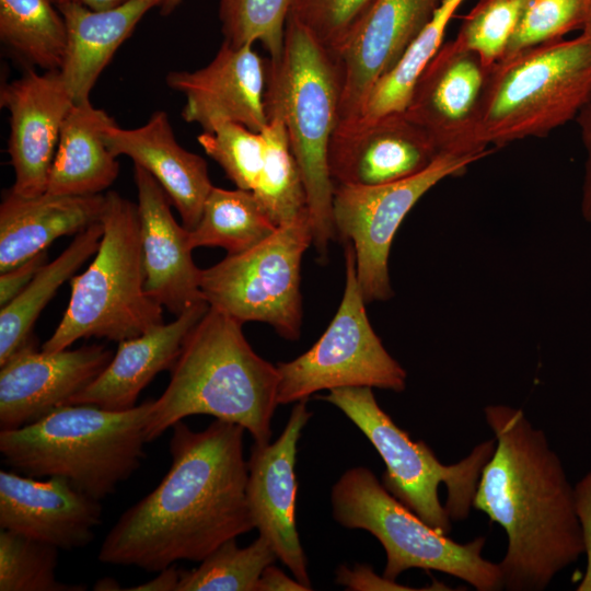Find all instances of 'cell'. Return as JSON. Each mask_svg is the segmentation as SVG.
Segmentation results:
<instances>
[{
	"instance_id": "1",
	"label": "cell",
	"mask_w": 591,
	"mask_h": 591,
	"mask_svg": "<svg viewBox=\"0 0 591 591\" xmlns=\"http://www.w3.org/2000/svg\"><path fill=\"white\" fill-rule=\"evenodd\" d=\"M172 429L167 473L108 531L101 563L159 572L178 560L200 563L255 529L246 495L245 429L219 419L200 431L183 420Z\"/></svg>"
},
{
	"instance_id": "2",
	"label": "cell",
	"mask_w": 591,
	"mask_h": 591,
	"mask_svg": "<svg viewBox=\"0 0 591 591\" xmlns=\"http://www.w3.org/2000/svg\"><path fill=\"white\" fill-rule=\"evenodd\" d=\"M484 413L497 444L473 507L506 532L503 588L541 591L583 554L575 490L544 431L520 408L498 404Z\"/></svg>"
},
{
	"instance_id": "3",
	"label": "cell",
	"mask_w": 591,
	"mask_h": 591,
	"mask_svg": "<svg viewBox=\"0 0 591 591\" xmlns=\"http://www.w3.org/2000/svg\"><path fill=\"white\" fill-rule=\"evenodd\" d=\"M242 325L209 306L187 335L166 389L153 399L148 442L188 416L210 415L242 426L256 443H269L279 372L254 351Z\"/></svg>"
},
{
	"instance_id": "4",
	"label": "cell",
	"mask_w": 591,
	"mask_h": 591,
	"mask_svg": "<svg viewBox=\"0 0 591 591\" xmlns=\"http://www.w3.org/2000/svg\"><path fill=\"white\" fill-rule=\"evenodd\" d=\"M153 399L111 410L67 405L42 419L0 430L5 464L31 477H62L101 501L141 465Z\"/></svg>"
},
{
	"instance_id": "5",
	"label": "cell",
	"mask_w": 591,
	"mask_h": 591,
	"mask_svg": "<svg viewBox=\"0 0 591 591\" xmlns=\"http://www.w3.org/2000/svg\"><path fill=\"white\" fill-rule=\"evenodd\" d=\"M266 112L280 114L306 193L313 245L321 259L336 240L335 184L328 147L338 123L340 78L336 59L291 14L280 57L268 61Z\"/></svg>"
},
{
	"instance_id": "6",
	"label": "cell",
	"mask_w": 591,
	"mask_h": 591,
	"mask_svg": "<svg viewBox=\"0 0 591 591\" xmlns=\"http://www.w3.org/2000/svg\"><path fill=\"white\" fill-rule=\"evenodd\" d=\"M591 101V37L540 45L490 67L474 129L482 151L545 137Z\"/></svg>"
},
{
	"instance_id": "7",
	"label": "cell",
	"mask_w": 591,
	"mask_h": 591,
	"mask_svg": "<svg viewBox=\"0 0 591 591\" xmlns=\"http://www.w3.org/2000/svg\"><path fill=\"white\" fill-rule=\"evenodd\" d=\"M100 222L95 256L72 278L69 304L44 351L68 349L88 337L119 343L164 323L163 306L144 289L138 205L107 192Z\"/></svg>"
},
{
	"instance_id": "8",
	"label": "cell",
	"mask_w": 591,
	"mask_h": 591,
	"mask_svg": "<svg viewBox=\"0 0 591 591\" xmlns=\"http://www.w3.org/2000/svg\"><path fill=\"white\" fill-rule=\"evenodd\" d=\"M340 409L367 437L385 464L382 485L422 521L448 535L451 520L470 514L496 439L475 447L462 461L444 465L424 441H413L380 407L371 387L333 389L318 395Z\"/></svg>"
},
{
	"instance_id": "9",
	"label": "cell",
	"mask_w": 591,
	"mask_h": 591,
	"mask_svg": "<svg viewBox=\"0 0 591 591\" xmlns=\"http://www.w3.org/2000/svg\"><path fill=\"white\" fill-rule=\"evenodd\" d=\"M331 503L341 526L366 530L378 538L386 554L387 579L418 568L454 576L478 591L503 588L499 564L482 556L484 536L465 544L449 538L390 494L367 467L346 471L332 487Z\"/></svg>"
},
{
	"instance_id": "10",
	"label": "cell",
	"mask_w": 591,
	"mask_h": 591,
	"mask_svg": "<svg viewBox=\"0 0 591 591\" xmlns=\"http://www.w3.org/2000/svg\"><path fill=\"white\" fill-rule=\"evenodd\" d=\"M312 244L310 215L282 224L256 246L201 269L202 299L242 324L266 323L281 337L298 340L301 262Z\"/></svg>"
},
{
	"instance_id": "11",
	"label": "cell",
	"mask_w": 591,
	"mask_h": 591,
	"mask_svg": "<svg viewBox=\"0 0 591 591\" xmlns=\"http://www.w3.org/2000/svg\"><path fill=\"white\" fill-rule=\"evenodd\" d=\"M346 283L329 325L304 354L277 363L278 404L297 403L320 391L378 387L403 392L406 371L387 352L372 328L360 290L354 247L344 243Z\"/></svg>"
},
{
	"instance_id": "12",
	"label": "cell",
	"mask_w": 591,
	"mask_h": 591,
	"mask_svg": "<svg viewBox=\"0 0 591 591\" xmlns=\"http://www.w3.org/2000/svg\"><path fill=\"white\" fill-rule=\"evenodd\" d=\"M480 158L442 154L427 170L404 181L378 185H335L333 220L336 239L355 252L357 280L367 303L393 297L389 255L402 221L436 184L460 175Z\"/></svg>"
},
{
	"instance_id": "13",
	"label": "cell",
	"mask_w": 591,
	"mask_h": 591,
	"mask_svg": "<svg viewBox=\"0 0 591 591\" xmlns=\"http://www.w3.org/2000/svg\"><path fill=\"white\" fill-rule=\"evenodd\" d=\"M490 67L455 39L444 42L418 77L405 115L424 128L442 154L483 158L474 129Z\"/></svg>"
},
{
	"instance_id": "14",
	"label": "cell",
	"mask_w": 591,
	"mask_h": 591,
	"mask_svg": "<svg viewBox=\"0 0 591 591\" xmlns=\"http://www.w3.org/2000/svg\"><path fill=\"white\" fill-rule=\"evenodd\" d=\"M312 413L308 399L296 403L273 443L254 442L247 460L246 495L255 529L271 545L279 559L302 584L312 590L308 559L297 530V445Z\"/></svg>"
},
{
	"instance_id": "15",
	"label": "cell",
	"mask_w": 591,
	"mask_h": 591,
	"mask_svg": "<svg viewBox=\"0 0 591 591\" xmlns=\"http://www.w3.org/2000/svg\"><path fill=\"white\" fill-rule=\"evenodd\" d=\"M441 155L431 136L397 112L370 121L338 123L327 162L335 185L378 186L413 177Z\"/></svg>"
},
{
	"instance_id": "16",
	"label": "cell",
	"mask_w": 591,
	"mask_h": 591,
	"mask_svg": "<svg viewBox=\"0 0 591 591\" xmlns=\"http://www.w3.org/2000/svg\"><path fill=\"white\" fill-rule=\"evenodd\" d=\"M113 356L96 344L54 352L27 344L0 364V429L24 427L70 405Z\"/></svg>"
},
{
	"instance_id": "17",
	"label": "cell",
	"mask_w": 591,
	"mask_h": 591,
	"mask_svg": "<svg viewBox=\"0 0 591 591\" xmlns=\"http://www.w3.org/2000/svg\"><path fill=\"white\" fill-rule=\"evenodd\" d=\"M0 103L10 114L8 151L14 170L11 192L33 197L47 190L62 123L74 104L59 70H28L2 86Z\"/></svg>"
},
{
	"instance_id": "18",
	"label": "cell",
	"mask_w": 591,
	"mask_h": 591,
	"mask_svg": "<svg viewBox=\"0 0 591 591\" xmlns=\"http://www.w3.org/2000/svg\"><path fill=\"white\" fill-rule=\"evenodd\" d=\"M442 0H378L336 56L338 123L355 120L375 82L392 70Z\"/></svg>"
},
{
	"instance_id": "19",
	"label": "cell",
	"mask_w": 591,
	"mask_h": 591,
	"mask_svg": "<svg viewBox=\"0 0 591 591\" xmlns=\"http://www.w3.org/2000/svg\"><path fill=\"white\" fill-rule=\"evenodd\" d=\"M267 65L252 45L222 43L215 58L195 71H172L167 85L181 92L186 103L182 116L211 131L225 121L260 132L267 125L265 82Z\"/></svg>"
},
{
	"instance_id": "20",
	"label": "cell",
	"mask_w": 591,
	"mask_h": 591,
	"mask_svg": "<svg viewBox=\"0 0 591 591\" xmlns=\"http://www.w3.org/2000/svg\"><path fill=\"white\" fill-rule=\"evenodd\" d=\"M102 522L100 501L66 478L47 480L0 471V528L59 549L81 548Z\"/></svg>"
},
{
	"instance_id": "21",
	"label": "cell",
	"mask_w": 591,
	"mask_h": 591,
	"mask_svg": "<svg viewBox=\"0 0 591 591\" xmlns=\"http://www.w3.org/2000/svg\"><path fill=\"white\" fill-rule=\"evenodd\" d=\"M144 289L160 305L178 315L204 300L201 269L192 257L188 230L178 224L158 181L135 164Z\"/></svg>"
},
{
	"instance_id": "22",
	"label": "cell",
	"mask_w": 591,
	"mask_h": 591,
	"mask_svg": "<svg viewBox=\"0 0 591 591\" xmlns=\"http://www.w3.org/2000/svg\"><path fill=\"white\" fill-rule=\"evenodd\" d=\"M104 140L115 157H129L158 181L187 230L196 227L213 185L206 161L176 141L165 112H154L138 128L112 125Z\"/></svg>"
},
{
	"instance_id": "23",
	"label": "cell",
	"mask_w": 591,
	"mask_h": 591,
	"mask_svg": "<svg viewBox=\"0 0 591 591\" xmlns=\"http://www.w3.org/2000/svg\"><path fill=\"white\" fill-rule=\"evenodd\" d=\"M208 309L209 304L201 300L176 315L174 321L119 341L109 363L72 397L70 405L88 404L111 410L135 407L139 394L153 378L172 369L187 335Z\"/></svg>"
},
{
	"instance_id": "24",
	"label": "cell",
	"mask_w": 591,
	"mask_h": 591,
	"mask_svg": "<svg viewBox=\"0 0 591 591\" xmlns=\"http://www.w3.org/2000/svg\"><path fill=\"white\" fill-rule=\"evenodd\" d=\"M105 195L65 196L45 192L23 197L11 190L0 205V273L45 252L58 237L100 221Z\"/></svg>"
},
{
	"instance_id": "25",
	"label": "cell",
	"mask_w": 591,
	"mask_h": 591,
	"mask_svg": "<svg viewBox=\"0 0 591 591\" xmlns=\"http://www.w3.org/2000/svg\"><path fill=\"white\" fill-rule=\"evenodd\" d=\"M162 0H130L108 10L68 3L58 7L67 28L60 76L74 104L90 101L100 74L140 20Z\"/></svg>"
},
{
	"instance_id": "26",
	"label": "cell",
	"mask_w": 591,
	"mask_h": 591,
	"mask_svg": "<svg viewBox=\"0 0 591 591\" xmlns=\"http://www.w3.org/2000/svg\"><path fill=\"white\" fill-rule=\"evenodd\" d=\"M115 124L90 101L73 104L61 126L46 192L88 196L108 188L118 176L119 163L106 146L104 131Z\"/></svg>"
},
{
	"instance_id": "27",
	"label": "cell",
	"mask_w": 591,
	"mask_h": 591,
	"mask_svg": "<svg viewBox=\"0 0 591 591\" xmlns=\"http://www.w3.org/2000/svg\"><path fill=\"white\" fill-rule=\"evenodd\" d=\"M103 235L100 221L76 234L70 245L46 263L30 283L0 311V364L32 343L33 325L48 301L74 271L96 253Z\"/></svg>"
},
{
	"instance_id": "28",
	"label": "cell",
	"mask_w": 591,
	"mask_h": 591,
	"mask_svg": "<svg viewBox=\"0 0 591 591\" xmlns=\"http://www.w3.org/2000/svg\"><path fill=\"white\" fill-rule=\"evenodd\" d=\"M276 229L253 192L213 186L199 221L188 230V241L193 250L217 246L224 248L228 255H235L256 246Z\"/></svg>"
},
{
	"instance_id": "29",
	"label": "cell",
	"mask_w": 591,
	"mask_h": 591,
	"mask_svg": "<svg viewBox=\"0 0 591 591\" xmlns=\"http://www.w3.org/2000/svg\"><path fill=\"white\" fill-rule=\"evenodd\" d=\"M0 38L22 59L45 71L61 68L67 28L54 0H0Z\"/></svg>"
},
{
	"instance_id": "30",
	"label": "cell",
	"mask_w": 591,
	"mask_h": 591,
	"mask_svg": "<svg viewBox=\"0 0 591 591\" xmlns=\"http://www.w3.org/2000/svg\"><path fill=\"white\" fill-rule=\"evenodd\" d=\"M267 125L260 131L265 140L264 163L252 192L278 228L309 215V208L302 174L283 120L274 111L267 112Z\"/></svg>"
},
{
	"instance_id": "31",
	"label": "cell",
	"mask_w": 591,
	"mask_h": 591,
	"mask_svg": "<svg viewBox=\"0 0 591 591\" xmlns=\"http://www.w3.org/2000/svg\"><path fill=\"white\" fill-rule=\"evenodd\" d=\"M464 0H442L431 20L395 67L380 78L366 100L373 117L404 112L421 71L444 43L447 27Z\"/></svg>"
},
{
	"instance_id": "32",
	"label": "cell",
	"mask_w": 591,
	"mask_h": 591,
	"mask_svg": "<svg viewBox=\"0 0 591 591\" xmlns=\"http://www.w3.org/2000/svg\"><path fill=\"white\" fill-rule=\"evenodd\" d=\"M277 559L268 541L259 535L239 547L229 540L209 554L193 570H181L177 591H256L265 568Z\"/></svg>"
},
{
	"instance_id": "33",
	"label": "cell",
	"mask_w": 591,
	"mask_h": 591,
	"mask_svg": "<svg viewBox=\"0 0 591 591\" xmlns=\"http://www.w3.org/2000/svg\"><path fill=\"white\" fill-rule=\"evenodd\" d=\"M59 548L23 534L0 532V591H83L58 581Z\"/></svg>"
},
{
	"instance_id": "34",
	"label": "cell",
	"mask_w": 591,
	"mask_h": 591,
	"mask_svg": "<svg viewBox=\"0 0 591 591\" xmlns=\"http://www.w3.org/2000/svg\"><path fill=\"white\" fill-rule=\"evenodd\" d=\"M291 0H220L219 19L227 44L233 47L262 43L269 59L283 49Z\"/></svg>"
},
{
	"instance_id": "35",
	"label": "cell",
	"mask_w": 591,
	"mask_h": 591,
	"mask_svg": "<svg viewBox=\"0 0 591 591\" xmlns=\"http://www.w3.org/2000/svg\"><path fill=\"white\" fill-rule=\"evenodd\" d=\"M205 152L240 189L253 190L264 163L265 140L242 124L225 121L197 138Z\"/></svg>"
},
{
	"instance_id": "36",
	"label": "cell",
	"mask_w": 591,
	"mask_h": 591,
	"mask_svg": "<svg viewBox=\"0 0 591 591\" xmlns=\"http://www.w3.org/2000/svg\"><path fill=\"white\" fill-rule=\"evenodd\" d=\"M526 0H479L454 38L491 67L502 59Z\"/></svg>"
},
{
	"instance_id": "37",
	"label": "cell",
	"mask_w": 591,
	"mask_h": 591,
	"mask_svg": "<svg viewBox=\"0 0 591 591\" xmlns=\"http://www.w3.org/2000/svg\"><path fill=\"white\" fill-rule=\"evenodd\" d=\"M586 10V0H526L502 59L582 30Z\"/></svg>"
},
{
	"instance_id": "38",
	"label": "cell",
	"mask_w": 591,
	"mask_h": 591,
	"mask_svg": "<svg viewBox=\"0 0 591 591\" xmlns=\"http://www.w3.org/2000/svg\"><path fill=\"white\" fill-rule=\"evenodd\" d=\"M378 0H291L296 18L336 58Z\"/></svg>"
},
{
	"instance_id": "39",
	"label": "cell",
	"mask_w": 591,
	"mask_h": 591,
	"mask_svg": "<svg viewBox=\"0 0 591 591\" xmlns=\"http://www.w3.org/2000/svg\"><path fill=\"white\" fill-rule=\"evenodd\" d=\"M576 512L580 522L583 553L587 555L586 573L578 584V591H591V471L573 487Z\"/></svg>"
},
{
	"instance_id": "40",
	"label": "cell",
	"mask_w": 591,
	"mask_h": 591,
	"mask_svg": "<svg viewBox=\"0 0 591 591\" xmlns=\"http://www.w3.org/2000/svg\"><path fill=\"white\" fill-rule=\"evenodd\" d=\"M336 582L347 590H415L378 576L368 565L356 564L354 567L340 566L336 570Z\"/></svg>"
},
{
	"instance_id": "41",
	"label": "cell",
	"mask_w": 591,
	"mask_h": 591,
	"mask_svg": "<svg viewBox=\"0 0 591 591\" xmlns=\"http://www.w3.org/2000/svg\"><path fill=\"white\" fill-rule=\"evenodd\" d=\"M47 253L42 252L24 263L0 275V305H7L34 278L37 271L47 263Z\"/></svg>"
},
{
	"instance_id": "42",
	"label": "cell",
	"mask_w": 591,
	"mask_h": 591,
	"mask_svg": "<svg viewBox=\"0 0 591 591\" xmlns=\"http://www.w3.org/2000/svg\"><path fill=\"white\" fill-rule=\"evenodd\" d=\"M576 119L586 153L581 212L583 218L591 223V101L581 109Z\"/></svg>"
},
{
	"instance_id": "43",
	"label": "cell",
	"mask_w": 591,
	"mask_h": 591,
	"mask_svg": "<svg viewBox=\"0 0 591 591\" xmlns=\"http://www.w3.org/2000/svg\"><path fill=\"white\" fill-rule=\"evenodd\" d=\"M256 591H311L294 577H288L281 569L273 564L263 571Z\"/></svg>"
},
{
	"instance_id": "44",
	"label": "cell",
	"mask_w": 591,
	"mask_h": 591,
	"mask_svg": "<svg viewBox=\"0 0 591 591\" xmlns=\"http://www.w3.org/2000/svg\"><path fill=\"white\" fill-rule=\"evenodd\" d=\"M181 580V569H177L175 565H172L161 571L158 576L144 583L128 588L125 590L135 591H177V587Z\"/></svg>"
},
{
	"instance_id": "45",
	"label": "cell",
	"mask_w": 591,
	"mask_h": 591,
	"mask_svg": "<svg viewBox=\"0 0 591 591\" xmlns=\"http://www.w3.org/2000/svg\"><path fill=\"white\" fill-rule=\"evenodd\" d=\"M57 7L74 3L91 10L102 11L125 4L130 0H54Z\"/></svg>"
},
{
	"instance_id": "46",
	"label": "cell",
	"mask_w": 591,
	"mask_h": 591,
	"mask_svg": "<svg viewBox=\"0 0 591 591\" xmlns=\"http://www.w3.org/2000/svg\"><path fill=\"white\" fill-rule=\"evenodd\" d=\"M94 590H120L118 583L112 578H104L96 582Z\"/></svg>"
},
{
	"instance_id": "47",
	"label": "cell",
	"mask_w": 591,
	"mask_h": 591,
	"mask_svg": "<svg viewBox=\"0 0 591 591\" xmlns=\"http://www.w3.org/2000/svg\"><path fill=\"white\" fill-rule=\"evenodd\" d=\"M182 0H162L159 8L163 15L171 14Z\"/></svg>"
},
{
	"instance_id": "48",
	"label": "cell",
	"mask_w": 591,
	"mask_h": 591,
	"mask_svg": "<svg viewBox=\"0 0 591 591\" xmlns=\"http://www.w3.org/2000/svg\"><path fill=\"white\" fill-rule=\"evenodd\" d=\"M586 20L582 27V34L591 37V0H586Z\"/></svg>"
}]
</instances>
